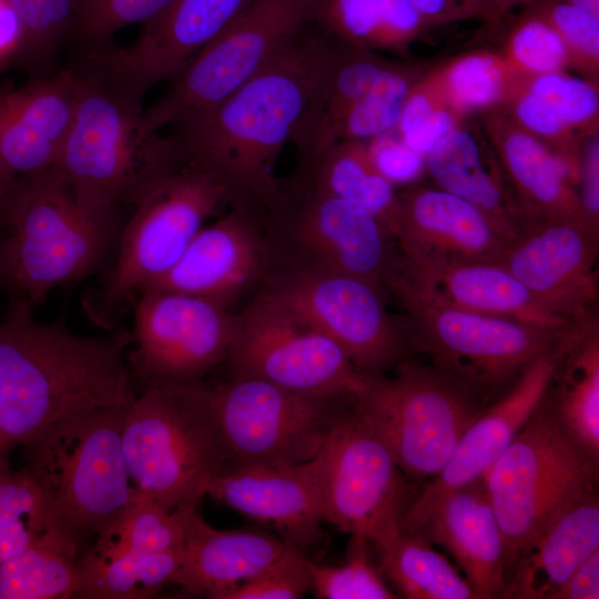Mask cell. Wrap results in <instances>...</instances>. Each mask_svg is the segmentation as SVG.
I'll return each instance as SVG.
<instances>
[{"instance_id": "17", "label": "cell", "mask_w": 599, "mask_h": 599, "mask_svg": "<svg viewBox=\"0 0 599 599\" xmlns=\"http://www.w3.org/2000/svg\"><path fill=\"white\" fill-rule=\"evenodd\" d=\"M134 374L145 387L202 383L229 357L238 316L213 301L148 288L133 305Z\"/></svg>"}, {"instance_id": "13", "label": "cell", "mask_w": 599, "mask_h": 599, "mask_svg": "<svg viewBox=\"0 0 599 599\" xmlns=\"http://www.w3.org/2000/svg\"><path fill=\"white\" fill-rule=\"evenodd\" d=\"M353 403L313 459L322 517L351 540L378 548L403 529L406 476Z\"/></svg>"}, {"instance_id": "32", "label": "cell", "mask_w": 599, "mask_h": 599, "mask_svg": "<svg viewBox=\"0 0 599 599\" xmlns=\"http://www.w3.org/2000/svg\"><path fill=\"white\" fill-rule=\"evenodd\" d=\"M559 424L591 459L599 457V334L595 319L566 341L550 385ZM547 396V395H546Z\"/></svg>"}, {"instance_id": "23", "label": "cell", "mask_w": 599, "mask_h": 599, "mask_svg": "<svg viewBox=\"0 0 599 599\" xmlns=\"http://www.w3.org/2000/svg\"><path fill=\"white\" fill-rule=\"evenodd\" d=\"M518 231L445 190L413 186L398 194L393 237L406 255L500 262Z\"/></svg>"}, {"instance_id": "29", "label": "cell", "mask_w": 599, "mask_h": 599, "mask_svg": "<svg viewBox=\"0 0 599 599\" xmlns=\"http://www.w3.org/2000/svg\"><path fill=\"white\" fill-rule=\"evenodd\" d=\"M288 547L281 537L254 530H219L194 509L186 524L179 588L189 597L227 599Z\"/></svg>"}, {"instance_id": "49", "label": "cell", "mask_w": 599, "mask_h": 599, "mask_svg": "<svg viewBox=\"0 0 599 599\" xmlns=\"http://www.w3.org/2000/svg\"><path fill=\"white\" fill-rule=\"evenodd\" d=\"M578 195L587 225L598 232L599 227V138L583 140L580 151Z\"/></svg>"}, {"instance_id": "21", "label": "cell", "mask_w": 599, "mask_h": 599, "mask_svg": "<svg viewBox=\"0 0 599 599\" xmlns=\"http://www.w3.org/2000/svg\"><path fill=\"white\" fill-rule=\"evenodd\" d=\"M252 0H175L142 26L128 47L87 54L103 72L144 97L171 80L201 49L223 32Z\"/></svg>"}, {"instance_id": "16", "label": "cell", "mask_w": 599, "mask_h": 599, "mask_svg": "<svg viewBox=\"0 0 599 599\" xmlns=\"http://www.w3.org/2000/svg\"><path fill=\"white\" fill-rule=\"evenodd\" d=\"M301 182L265 220L292 255L283 266L354 276L382 290L397 256L387 227L365 209Z\"/></svg>"}, {"instance_id": "38", "label": "cell", "mask_w": 599, "mask_h": 599, "mask_svg": "<svg viewBox=\"0 0 599 599\" xmlns=\"http://www.w3.org/2000/svg\"><path fill=\"white\" fill-rule=\"evenodd\" d=\"M450 106L461 116L504 108L521 75L499 51L475 50L454 57L428 71Z\"/></svg>"}, {"instance_id": "46", "label": "cell", "mask_w": 599, "mask_h": 599, "mask_svg": "<svg viewBox=\"0 0 599 599\" xmlns=\"http://www.w3.org/2000/svg\"><path fill=\"white\" fill-rule=\"evenodd\" d=\"M534 7L564 41L571 69L598 83L599 18L562 0H534Z\"/></svg>"}, {"instance_id": "50", "label": "cell", "mask_w": 599, "mask_h": 599, "mask_svg": "<svg viewBox=\"0 0 599 599\" xmlns=\"http://www.w3.org/2000/svg\"><path fill=\"white\" fill-rule=\"evenodd\" d=\"M414 8L430 27L467 20L487 19L486 0H410Z\"/></svg>"}, {"instance_id": "9", "label": "cell", "mask_w": 599, "mask_h": 599, "mask_svg": "<svg viewBox=\"0 0 599 599\" xmlns=\"http://www.w3.org/2000/svg\"><path fill=\"white\" fill-rule=\"evenodd\" d=\"M478 395L436 368L403 363L395 375L370 374L354 399L362 418L413 479L433 478L479 416Z\"/></svg>"}, {"instance_id": "30", "label": "cell", "mask_w": 599, "mask_h": 599, "mask_svg": "<svg viewBox=\"0 0 599 599\" xmlns=\"http://www.w3.org/2000/svg\"><path fill=\"white\" fill-rule=\"evenodd\" d=\"M599 549V502L591 489L554 517L521 551L502 598L552 599Z\"/></svg>"}, {"instance_id": "35", "label": "cell", "mask_w": 599, "mask_h": 599, "mask_svg": "<svg viewBox=\"0 0 599 599\" xmlns=\"http://www.w3.org/2000/svg\"><path fill=\"white\" fill-rule=\"evenodd\" d=\"M79 545L53 524L32 545L0 564V599H67L78 590Z\"/></svg>"}, {"instance_id": "1", "label": "cell", "mask_w": 599, "mask_h": 599, "mask_svg": "<svg viewBox=\"0 0 599 599\" xmlns=\"http://www.w3.org/2000/svg\"><path fill=\"white\" fill-rule=\"evenodd\" d=\"M32 307L13 298L0 321V436L11 450L58 422L135 397L124 356L131 334L78 335L40 323Z\"/></svg>"}, {"instance_id": "5", "label": "cell", "mask_w": 599, "mask_h": 599, "mask_svg": "<svg viewBox=\"0 0 599 599\" xmlns=\"http://www.w3.org/2000/svg\"><path fill=\"white\" fill-rule=\"evenodd\" d=\"M80 91L54 171L78 204L115 230L120 204L129 203L153 159L160 134L142 131L143 95L87 58Z\"/></svg>"}, {"instance_id": "33", "label": "cell", "mask_w": 599, "mask_h": 599, "mask_svg": "<svg viewBox=\"0 0 599 599\" xmlns=\"http://www.w3.org/2000/svg\"><path fill=\"white\" fill-rule=\"evenodd\" d=\"M312 22L335 40L372 51H405L430 29L410 0H317Z\"/></svg>"}, {"instance_id": "37", "label": "cell", "mask_w": 599, "mask_h": 599, "mask_svg": "<svg viewBox=\"0 0 599 599\" xmlns=\"http://www.w3.org/2000/svg\"><path fill=\"white\" fill-rule=\"evenodd\" d=\"M377 549L383 576L405 598H476L467 579L419 534L402 529Z\"/></svg>"}, {"instance_id": "39", "label": "cell", "mask_w": 599, "mask_h": 599, "mask_svg": "<svg viewBox=\"0 0 599 599\" xmlns=\"http://www.w3.org/2000/svg\"><path fill=\"white\" fill-rule=\"evenodd\" d=\"M196 506L169 509L136 490L129 506L99 534L85 555L102 558L124 552L182 550L186 524Z\"/></svg>"}, {"instance_id": "14", "label": "cell", "mask_w": 599, "mask_h": 599, "mask_svg": "<svg viewBox=\"0 0 599 599\" xmlns=\"http://www.w3.org/2000/svg\"><path fill=\"white\" fill-rule=\"evenodd\" d=\"M260 295L332 339L365 374H382L403 351L382 290L354 276L300 267H275Z\"/></svg>"}, {"instance_id": "27", "label": "cell", "mask_w": 599, "mask_h": 599, "mask_svg": "<svg viewBox=\"0 0 599 599\" xmlns=\"http://www.w3.org/2000/svg\"><path fill=\"white\" fill-rule=\"evenodd\" d=\"M416 534L453 555L476 598H502L507 586L504 539L483 479L441 498Z\"/></svg>"}, {"instance_id": "48", "label": "cell", "mask_w": 599, "mask_h": 599, "mask_svg": "<svg viewBox=\"0 0 599 599\" xmlns=\"http://www.w3.org/2000/svg\"><path fill=\"white\" fill-rule=\"evenodd\" d=\"M377 170L393 184H408L426 171V159L410 149L395 130L366 141Z\"/></svg>"}, {"instance_id": "24", "label": "cell", "mask_w": 599, "mask_h": 599, "mask_svg": "<svg viewBox=\"0 0 599 599\" xmlns=\"http://www.w3.org/2000/svg\"><path fill=\"white\" fill-rule=\"evenodd\" d=\"M313 459L293 466L225 469L209 479L205 495L276 531L286 544L312 558L325 542Z\"/></svg>"}, {"instance_id": "28", "label": "cell", "mask_w": 599, "mask_h": 599, "mask_svg": "<svg viewBox=\"0 0 599 599\" xmlns=\"http://www.w3.org/2000/svg\"><path fill=\"white\" fill-rule=\"evenodd\" d=\"M502 109L575 170L583 140L598 134V83L567 71L524 77Z\"/></svg>"}, {"instance_id": "57", "label": "cell", "mask_w": 599, "mask_h": 599, "mask_svg": "<svg viewBox=\"0 0 599 599\" xmlns=\"http://www.w3.org/2000/svg\"><path fill=\"white\" fill-rule=\"evenodd\" d=\"M487 3V2H486ZM488 10V9H487Z\"/></svg>"}, {"instance_id": "18", "label": "cell", "mask_w": 599, "mask_h": 599, "mask_svg": "<svg viewBox=\"0 0 599 599\" xmlns=\"http://www.w3.org/2000/svg\"><path fill=\"white\" fill-rule=\"evenodd\" d=\"M598 233L572 219H527L500 262L548 311L577 323L593 318Z\"/></svg>"}, {"instance_id": "47", "label": "cell", "mask_w": 599, "mask_h": 599, "mask_svg": "<svg viewBox=\"0 0 599 599\" xmlns=\"http://www.w3.org/2000/svg\"><path fill=\"white\" fill-rule=\"evenodd\" d=\"M308 560L309 557L288 545L273 564L237 587L227 599L301 598L312 589Z\"/></svg>"}, {"instance_id": "53", "label": "cell", "mask_w": 599, "mask_h": 599, "mask_svg": "<svg viewBox=\"0 0 599 599\" xmlns=\"http://www.w3.org/2000/svg\"><path fill=\"white\" fill-rule=\"evenodd\" d=\"M599 18V0H562Z\"/></svg>"}, {"instance_id": "41", "label": "cell", "mask_w": 599, "mask_h": 599, "mask_svg": "<svg viewBox=\"0 0 599 599\" xmlns=\"http://www.w3.org/2000/svg\"><path fill=\"white\" fill-rule=\"evenodd\" d=\"M525 77L571 69L568 50L552 26L530 4L509 24L499 51Z\"/></svg>"}, {"instance_id": "36", "label": "cell", "mask_w": 599, "mask_h": 599, "mask_svg": "<svg viewBox=\"0 0 599 599\" xmlns=\"http://www.w3.org/2000/svg\"><path fill=\"white\" fill-rule=\"evenodd\" d=\"M301 176L318 190L365 209L393 236L398 194L375 166L366 142L337 143Z\"/></svg>"}, {"instance_id": "45", "label": "cell", "mask_w": 599, "mask_h": 599, "mask_svg": "<svg viewBox=\"0 0 599 599\" xmlns=\"http://www.w3.org/2000/svg\"><path fill=\"white\" fill-rule=\"evenodd\" d=\"M367 544L351 540L347 561L339 566L318 565L308 560L312 591L321 599H394L397 596L387 587L367 556Z\"/></svg>"}, {"instance_id": "11", "label": "cell", "mask_w": 599, "mask_h": 599, "mask_svg": "<svg viewBox=\"0 0 599 599\" xmlns=\"http://www.w3.org/2000/svg\"><path fill=\"white\" fill-rule=\"evenodd\" d=\"M316 1L252 0L143 111V132L153 134L179 125L219 104L303 33L312 22Z\"/></svg>"}, {"instance_id": "44", "label": "cell", "mask_w": 599, "mask_h": 599, "mask_svg": "<svg viewBox=\"0 0 599 599\" xmlns=\"http://www.w3.org/2000/svg\"><path fill=\"white\" fill-rule=\"evenodd\" d=\"M175 0H82L71 33L87 54L111 45L121 29L145 24Z\"/></svg>"}, {"instance_id": "20", "label": "cell", "mask_w": 599, "mask_h": 599, "mask_svg": "<svg viewBox=\"0 0 599 599\" xmlns=\"http://www.w3.org/2000/svg\"><path fill=\"white\" fill-rule=\"evenodd\" d=\"M264 227L256 214L230 206L227 213L203 226L175 264L148 288L185 293L230 308L275 268Z\"/></svg>"}, {"instance_id": "31", "label": "cell", "mask_w": 599, "mask_h": 599, "mask_svg": "<svg viewBox=\"0 0 599 599\" xmlns=\"http://www.w3.org/2000/svg\"><path fill=\"white\" fill-rule=\"evenodd\" d=\"M437 187L453 193L518 229L527 220L509 191L484 131L466 121L446 134L425 156Z\"/></svg>"}, {"instance_id": "2", "label": "cell", "mask_w": 599, "mask_h": 599, "mask_svg": "<svg viewBox=\"0 0 599 599\" xmlns=\"http://www.w3.org/2000/svg\"><path fill=\"white\" fill-rule=\"evenodd\" d=\"M324 43L302 33L219 104L172 126L177 144L224 181L231 206L266 217L281 201L276 162L311 99Z\"/></svg>"}, {"instance_id": "12", "label": "cell", "mask_w": 599, "mask_h": 599, "mask_svg": "<svg viewBox=\"0 0 599 599\" xmlns=\"http://www.w3.org/2000/svg\"><path fill=\"white\" fill-rule=\"evenodd\" d=\"M405 308L417 348L435 368L478 396L515 382L538 357L578 327L558 334L520 321L444 304L399 285L387 286Z\"/></svg>"}, {"instance_id": "42", "label": "cell", "mask_w": 599, "mask_h": 599, "mask_svg": "<svg viewBox=\"0 0 599 599\" xmlns=\"http://www.w3.org/2000/svg\"><path fill=\"white\" fill-rule=\"evenodd\" d=\"M20 29L19 55L27 63H45L71 33L82 0H4Z\"/></svg>"}, {"instance_id": "22", "label": "cell", "mask_w": 599, "mask_h": 599, "mask_svg": "<svg viewBox=\"0 0 599 599\" xmlns=\"http://www.w3.org/2000/svg\"><path fill=\"white\" fill-rule=\"evenodd\" d=\"M399 285L437 302L565 334L583 323L554 314L499 262L428 258L399 252L385 286ZM586 323V322H585Z\"/></svg>"}, {"instance_id": "25", "label": "cell", "mask_w": 599, "mask_h": 599, "mask_svg": "<svg viewBox=\"0 0 599 599\" xmlns=\"http://www.w3.org/2000/svg\"><path fill=\"white\" fill-rule=\"evenodd\" d=\"M72 67L0 92V173L13 184L54 167L80 91Z\"/></svg>"}, {"instance_id": "40", "label": "cell", "mask_w": 599, "mask_h": 599, "mask_svg": "<svg viewBox=\"0 0 599 599\" xmlns=\"http://www.w3.org/2000/svg\"><path fill=\"white\" fill-rule=\"evenodd\" d=\"M52 525L41 491L24 467L0 457V564L20 554Z\"/></svg>"}, {"instance_id": "34", "label": "cell", "mask_w": 599, "mask_h": 599, "mask_svg": "<svg viewBox=\"0 0 599 599\" xmlns=\"http://www.w3.org/2000/svg\"><path fill=\"white\" fill-rule=\"evenodd\" d=\"M183 549L124 552L102 558L79 557L75 598L145 599L179 586Z\"/></svg>"}, {"instance_id": "55", "label": "cell", "mask_w": 599, "mask_h": 599, "mask_svg": "<svg viewBox=\"0 0 599 599\" xmlns=\"http://www.w3.org/2000/svg\"><path fill=\"white\" fill-rule=\"evenodd\" d=\"M4 286V275H3V262H2V234L0 227V287Z\"/></svg>"}, {"instance_id": "54", "label": "cell", "mask_w": 599, "mask_h": 599, "mask_svg": "<svg viewBox=\"0 0 599 599\" xmlns=\"http://www.w3.org/2000/svg\"><path fill=\"white\" fill-rule=\"evenodd\" d=\"M13 184H11L9 181H7L3 175L0 173V217L3 210V206L6 204L8 194L10 192V189Z\"/></svg>"}, {"instance_id": "7", "label": "cell", "mask_w": 599, "mask_h": 599, "mask_svg": "<svg viewBox=\"0 0 599 599\" xmlns=\"http://www.w3.org/2000/svg\"><path fill=\"white\" fill-rule=\"evenodd\" d=\"M203 383L144 387L128 406L122 448L133 487L175 509L197 505L222 470Z\"/></svg>"}, {"instance_id": "3", "label": "cell", "mask_w": 599, "mask_h": 599, "mask_svg": "<svg viewBox=\"0 0 599 599\" xmlns=\"http://www.w3.org/2000/svg\"><path fill=\"white\" fill-rule=\"evenodd\" d=\"M133 206L113 265L99 291L94 316L110 323L162 277L190 242L232 196L224 181L161 135L150 167L134 191Z\"/></svg>"}, {"instance_id": "26", "label": "cell", "mask_w": 599, "mask_h": 599, "mask_svg": "<svg viewBox=\"0 0 599 599\" xmlns=\"http://www.w3.org/2000/svg\"><path fill=\"white\" fill-rule=\"evenodd\" d=\"M483 131L527 219H572L587 225L578 195L579 174L561 156L502 108L484 113Z\"/></svg>"}, {"instance_id": "52", "label": "cell", "mask_w": 599, "mask_h": 599, "mask_svg": "<svg viewBox=\"0 0 599 599\" xmlns=\"http://www.w3.org/2000/svg\"><path fill=\"white\" fill-rule=\"evenodd\" d=\"M534 0H486L487 2V19L486 23L490 29H496L502 20L509 16L511 10L519 6H526Z\"/></svg>"}, {"instance_id": "10", "label": "cell", "mask_w": 599, "mask_h": 599, "mask_svg": "<svg viewBox=\"0 0 599 599\" xmlns=\"http://www.w3.org/2000/svg\"><path fill=\"white\" fill-rule=\"evenodd\" d=\"M354 398L296 393L250 377L210 386L221 471L311 461Z\"/></svg>"}, {"instance_id": "19", "label": "cell", "mask_w": 599, "mask_h": 599, "mask_svg": "<svg viewBox=\"0 0 599 599\" xmlns=\"http://www.w3.org/2000/svg\"><path fill=\"white\" fill-rule=\"evenodd\" d=\"M564 344L535 359L510 390L469 425L446 465L409 504L402 521L405 531L417 532L447 494L483 479L544 402Z\"/></svg>"}, {"instance_id": "8", "label": "cell", "mask_w": 599, "mask_h": 599, "mask_svg": "<svg viewBox=\"0 0 599 599\" xmlns=\"http://www.w3.org/2000/svg\"><path fill=\"white\" fill-rule=\"evenodd\" d=\"M598 463L566 434L546 397L485 483L499 524L507 583L525 547L562 509L596 489Z\"/></svg>"}, {"instance_id": "15", "label": "cell", "mask_w": 599, "mask_h": 599, "mask_svg": "<svg viewBox=\"0 0 599 599\" xmlns=\"http://www.w3.org/2000/svg\"><path fill=\"white\" fill-rule=\"evenodd\" d=\"M237 316V334L226 359L232 377L318 396L356 397L366 389L370 374L273 301L258 294Z\"/></svg>"}, {"instance_id": "4", "label": "cell", "mask_w": 599, "mask_h": 599, "mask_svg": "<svg viewBox=\"0 0 599 599\" xmlns=\"http://www.w3.org/2000/svg\"><path fill=\"white\" fill-rule=\"evenodd\" d=\"M129 405L71 416L23 446V467L41 491L51 522L78 545L97 538L136 493L122 448Z\"/></svg>"}, {"instance_id": "43", "label": "cell", "mask_w": 599, "mask_h": 599, "mask_svg": "<svg viewBox=\"0 0 599 599\" xmlns=\"http://www.w3.org/2000/svg\"><path fill=\"white\" fill-rule=\"evenodd\" d=\"M465 120L450 106L427 71L409 91L394 130L410 149L426 156Z\"/></svg>"}, {"instance_id": "56", "label": "cell", "mask_w": 599, "mask_h": 599, "mask_svg": "<svg viewBox=\"0 0 599 599\" xmlns=\"http://www.w3.org/2000/svg\"><path fill=\"white\" fill-rule=\"evenodd\" d=\"M11 449H9L6 444L3 443L1 436H0V457L4 455H9Z\"/></svg>"}, {"instance_id": "51", "label": "cell", "mask_w": 599, "mask_h": 599, "mask_svg": "<svg viewBox=\"0 0 599 599\" xmlns=\"http://www.w3.org/2000/svg\"><path fill=\"white\" fill-rule=\"evenodd\" d=\"M599 598V549L591 554L568 578L552 599Z\"/></svg>"}, {"instance_id": "6", "label": "cell", "mask_w": 599, "mask_h": 599, "mask_svg": "<svg viewBox=\"0 0 599 599\" xmlns=\"http://www.w3.org/2000/svg\"><path fill=\"white\" fill-rule=\"evenodd\" d=\"M0 227L4 286L32 306L93 273L114 236L78 204L54 169L13 183Z\"/></svg>"}]
</instances>
